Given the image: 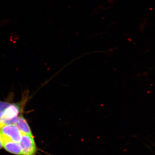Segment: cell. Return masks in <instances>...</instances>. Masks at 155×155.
Wrapping results in <instances>:
<instances>
[{"instance_id":"1","label":"cell","mask_w":155,"mask_h":155,"mask_svg":"<svg viewBox=\"0 0 155 155\" xmlns=\"http://www.w3.org/2000/svg\"><path fill=\"white\" fill-rule=\"evenodd\" d=\"M22 134L14 124L5 125L0 128V137L2 139H8L19 142Z\"/></svg>"},{"instance_id":"5","label":"cell","mask_w":155,"mask_h":155,"mask_svg":"<svg viewBox=\"0 0 155 155\" xmlns=\"http://www.w3.org/2000/svg\"><path fill=\"white\" fill-rule=\"evenodd\" d=\"M3 148L2 143V140H1V137H0V150L2 149Z\"/></svg>"},{"instance_id":"2","label":"cell","mask_w":155,"mask_h":155,"mask_svg":"<svg viewBox=\"0 0 155 155\" xmlns=\"http://www.w3.org/2000/svg\"><path fill=\"white\" fill-rule=\"evenodd\" d=\"M19 144L23 155H35L37 151L36 143L33 135L22 134Z\"/></svg>"},{"instance_id":"4","label":"cell","mask_w":155,"mask_h":155,"mask_svg":"<svg viewBox=\"0 0 155 155\" xmlns=\"http://www.w3.org/2000/svg\"><path fill=\"white\" fill-rule=\"evenodd\" d=\"M22 134L32 135V132L27 120L22 114H20L17 117L15 124Z\"/></svg>"},{"instance_id":"3","label":"cell","mask_w":155,"mask_h":155,"mask_svg":"<svg viewBox=\"0 0 155 155\" xmlns=\"http://www.w3.org/2000/svg\"><path fill=\"white\" fill-rule=\"evenodd\" d=\"M3 147L8 152L16 155H23V151L19 142L8 139H1Z\"/></svg>"}]
</instances>
